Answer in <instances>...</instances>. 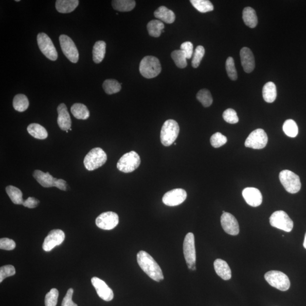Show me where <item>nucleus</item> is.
<instances>
[{
	"label": "nucleus",
	"mask_w": 306,
	"mask_h": 306,
	"mask_svg": "<svg viewBox=\"0 0 306 306\" xmlns=\"http://www.w3.org/2000/svg\"><path fill=\"white\" fill-rule=\"evenodd\" d=\"M137 263L147 276L157 282L164 279L162 271L154 258L144 251H141L137 255Z\"/></svg>",
	"instance_id": "nucleus-1"
},
{
	"label": "nucleus",
	"mask_w": 306,
	"mask_h": 306,
	"mask_svg": "<svg viewBox=\"0 0 306 306\" xmlns=\"http://www.w3.org/2000/svg\"><path fill=\"white\" fill-rule=\"evenodd\" d=\"M180 131V126L175 120H166L161 129V143L165 146L171 145L178 138Z\"/></svg>",
	"instance_id": "nucleus-2"
},
{
	"label": "nucleus",
	"mask_w": 306,
	"mask_h": 306,
	"mask_svg": "<svg viewBox=\"0 0 306 306\" xmlns=\"http://www.w3.org/2000/svg\"><path fill=\"white\" fill-rule=\"evenodd\" d=\"M162 71L160 61L156 57H144L140 64V72L144 77L153 78L159 75Z\"/></svg>",
	"instance_id": "nucleus-3"
},
{
	"label": "nucleus",
	"mask_w": 306,
	"mask_h": 306,
	"mask_svg": "<svg viewBox=\"0 0 306 306\" xmlns=\"http://www.w3.org/2000/svg\"><path fill=\"white\" fill-rule=\"evenodd\" d=\"M108 156L105 151L100 147H95L91 149L85 157L84 163L86 168L89 171H93L101 167L104 164Z\"/></svg>",
	"instance_id": "nucleus-4"
},
{
	"label": "nucleus",
	"mask_w": 306,
	"mask_h": 306,
	"mask_svg": "<svg viewBox=\"0 0 306 306\" xmlns=\"http://www.w3.org/2000/svg\"><path fill=\"white\" fill-rule=\"evenodd\" d=\"M265 279L270 286L285 291L289 289L290 281L286 274L280 271L271 270L265 274Z\"/></svg>",
	"instance_id": "nucleus-5"
},
{
	"label": "nucleus",
	"mask_w": 306,
	"mask_h": 306,
	"mask_svg": "<svg viewBox=\"0 0 306 306\" xmlns=\"http://www.w3.org/2000/svg\"><path fill=\"white\" fill-rule=\"evenodd\" d=\"M33 177L43 187H55L62 191L67 190V182L63 180H58L54 178L49 173H45L42 171L36 170L34 171Z\"/></svg>",
	"instance_id": "nucleus-6"
},
{
	"label": "nucleus",
	"mask_w": 306,
	"mask_h": 306,
	"mask_svg": "<svg viewBox=\"0 0 306 306\" xmlns=\"http://www.w3.org/2000/svg\"><path fill=\"white\" fill-rule=\"evenodd\" d=\"M280 180L288 193L297 194L300 191L301 183L298 175L290 170L282 171L279 175Z\"/></svg>",
	"instance_id": "nucleus-7"
},
{
	"label": "nucleus",
	"mask_w": 306,
	"mask_h": 306,
	"mask_svg": "<svg viewBox=\"0 0 306 306\" xmlns=\"http://www.w3.org/2000/svg\"><path fill=\"white\" fill-rule=\"evenodd\" d=\"M141 163V160L139 155L136 152L132 151L123 155L120 158L117 168L120 171L125 173H132L138 168Z\"/></svg>",
	"instance_id": "nucleus-8"
},
{
	"label": "nucleus",
	"mask_w": 306,
	"mask_h": 306,
	"mask_svg": "<svg viewBox=\"0 0 306 306\" xmlns=\"http://www.w3.org/2000/svg\"><path fill=\"white\" fill-rule=\"evenodd\" d=\"M183 253L188 269L192 270H197L195 266L197 255H196L195 236L193 233H189L185 237L183 243Z\"/></svg>",
	"instance_id": "nucleus-9"
},
{
	"label": "nucleus",
	"mask_w": 306,
	"mask_h": 306,
	"mask_svg": "<svg viewBox=\"0 0 306 306\" xmlns=\"http://www.w3.org/2000/svg\"><path fill=\"white\" fill-rule=\"evenodd\" d=\"M271 226L286 232H290L293 229L294 223L286 212L283 211L275 212L270 218Z\"/></svg>",
	"instance_id": "nucleus-10"
},
{
	"label": "nucleus",
	"mask_w": 306,
	"mask_h": 306,
	"mask_svg": "<svg viewBox=\"0 0 306 306\" xmlns=\"http://www.w3.org/2000/svg\"><path fill=\"white\" fill-rule=\"evenodd\" d=\"M37 42L39 49L47 58L51 61L57 59L58 54L53 41L45 33H39L37 36Z\"/></svg>",
	"instance_id": "nucleus-11"
},
{
	"label": "nucleus",
	"mask_w": 306,
	"mask_h": 306,
	"mask_svg": "<svg viewBox=\"0 0 306 306\" xmlns=\"http://www.w3.org/2000/svg\"><path fill=\"white\" fill-rule=\"evenodd\" d=\"M268 141L266 132L262 129H257L247 137L245 146L253 149H262L267 145Z\"/></svg>",
	"instance_id": "nucleus-12"
},
{
	"label": "nucleus",
	"mask_w": 306,
	"mask_h": 306,
	"mask_svg": "<svg viewBox=\"0 0 306 306\" xmlns=\"http://www.w3.org/2000/svg\"><path fill=\"white\" fill-rule=\"evenodd\" d=\"M62 51L68 59L73 63H77L79 59V53L76 46L71 37L61 35L59 37Z\"/></svg>",
	"instance_id": "nucleus-13"
},
{
	"label": "nucleus",
	"mask_w": 306,
	"mask_h": 306,
	"mask_svg": "<svg viewBox=\"0 0 306 306\" xmlns=\"http://www.w3.org/2000/svg\"><path fill=\"white\" fill-rule=\"evenodd\" d=\"M119 216L116 213L108 212L102 213L96 219V225L103 230H110L118 225Z\"/></svg>",
	"instance_id": "nucleus-14"
},
{
	"label": "nucleus",
	"mask_w": 306,
	"mask_h": 306,
	"mask_svg": "<svg viewBox=\"0 0 306 306\" xmlns=\"http://www.w3.org/2000/svg\"><path fill=\"white\" fill-rule=\"evenodd\" d=\"M187 197V192L183 189H174L164 195L162 201L165 205L167 206H178L183 203Z\"/></svg>",
	"instance_id": "nucleus-15"
},
{
	"label": "nucleus",
	"mask_w": 306,
	"mask_h": 306,
	"mask_svg": "<svg viewBox=\"0 0 306 306\" xmlns=\"http://www.w3.org/2000/svg\"><path fill=\"white\" fill-rule=\"evenodd\" d=\"M65 238V233L59 229L51 230L46 236L43 244V249L49 252L55 247L59 246L63 242Z\"/></svg>",
	"instance_id": "nucleus-16"
},
{
	"label": "nucleus",
	"mask_w": 306,
	"mask_h": 306,
	"mask_svg": "<svg viewBox=\"0 0 306 306\" xmlns=\"http://www.w3.org/2000/svg\"><path fill=\"white\" fill-rule=\"evenodd\" d=\"M221 223L224 231L231 235H237L239 233V223L235 216L228 212L223 213Z\"/></svg>",
	"instance_id": "nucleus-17"
},
{
	"label": "nucleus",
	"mask_w": 306,
	"mask_h": 306,
	"mask_svg": "<svg viewBox=\"0 0 306 306\" xmlns=\"http://www.w3.org/2000/svg\"><path fill=\"white\" fill-rule=\"evenodd\" d=\"M91 283L97 291L98 296L103 300L109 302L113 300V291L105 281L97 277H94L91 278Z\"/></svg>",
	"instance_id": "nucleus-18"
},
{
	"label": "nucleus",
	"mask_w": 306,
	"mask_h": 306,
	"mask_svg": "<svg viewBox=\"0 0 306 306\" xmlns=\"http://www.w3.org/2000/svg\"><path fill=\"white\" fill-rule=\"evenodd\" d=\"M242 195L247 203L252 206V207H257V206H260L262 203V194L256 188H246L244 189Z\"/></svg>",
	"instance_id": "nucleus-19"
},
{
	"label": "nucleus",
	"mask_w": 306,
	"mask_h": 306,
	"mask_svg": "<svg viewBox=\"0 0 306 306\" xmlns=\"http://www.w3.org/2000/svg\"><path fill=\"white\" fill-rule=\"evenodd\" d=\"M240 56L243 70L247 73L252 72L255 67V61L252 50L243 47L240 52Z\"/></svg>",
	"instance_id": "nucleus-20"
},
{
	"label": "nucleus",
	"mask_w": 306,
	"mask_h": 306,
	"mask_svg": "<svg viewBox=\"0 0 306 306\" xmlns=\"http://www.w3.org/2000/svg\"><path fill=\"white\" fill-rule=\"evenodd\" d=\"M57 110L58 125L61 130L67 131L71 129L72 125L71 116L68 111L67 107L64 103H61L58 106Z\"/></svg>",
	"instance_id": "nucleus-21"
},
{
	"label": "nucleus",
	"mask_w": 306,
	"mask_h": 306,
	"mask_svg": "<svg viewBox=\"0 0 306 306\" xmlns=\"http://www.w3.org/2000/svg\"><path fill=\"white\" fill-rule=\"evenodd\" d=\"M214 268L216 274L223 280H229L232 278V270L228 263L222 259H216L214 262Z\"/></svg>",
	"instance_id": "nucleus-22"
},
{
	"label": "nucleus",
	"mask_w": 306,
	"mask_h": 306,
	"mask_svg": "<svg viewBox=\"0 0 306 306\" xmlns=\"http://www.w3.org/2000/svg\"><path fill=\"white\" fill-rule=\"evenodd\" d=\"M155 17L168 24L173 23L175 20V13L164 6H160L154 13Z\"/></svg>",
	"instance_id": "nucleus-23"
},
{
	"label": "nucleus",
	"mask_w": 306,
	"mask_h": 306,
	"mask_svg": "<svg viewBox=\"0 0 306 306\" xmlns=\"http://www.w3.org/2000/svg\"><path fill=\"white\" fill-rule=\"evenodd\" d=\"M79 4L78 0H57L56 9L61 13H70L73 12Z\"/></svg>",
	"instance_id": "nucleus-24"
},
{
	"label": "nucleus",
	"mask_w": 306,
	"mask_h": 306,
	"mask_svg": "<svg viewBox=\"0 0 306 306\" xmlns=\"http://www.w3.org/2000/svg\"><path fill=\"white\" fill-rule=\"evenodd\" d=\"M106 50V43L99 40L96 42L92 50V59L96 64L101 63L104 59Z\"/></svg>",
	"instance_id": "nucleus-25"
},
{
	"label": "nucleus",
	"mask_w": 306,
	"mask_h": 306,
	"mask_svg": "<svg viewBox=\"0 0 306 306\" xmlns=\"http://www.w3.org/2000/svg\"><path fill=\"white\" fill-rule=\"evenodd\" d=\"M243 19L247 26L250 28H255L258 23L255 10L251 7H246L243 9Z\"/></svg>",
	"instance_id": "nucleus-26"
},
{
	"label": "nucleus",
	"mask_w": 306,
	"mask_h": 306,
	"mask_svg": "<svg viewBox=\"0 0 306 306\" xmlns=\"http://www.w3.org/2000/svg\"><path fill=\"white\" fill-rule=\"evenodd\" d=\"M263 97L267 103H273L277 97L276 85L272 82H268L265 84L263 89Z\"/></svg>",
	"instance_id": "nucleus-27"
},
{
	"label": "nucleus",
	"mask_w": 306,
	"mask_h": 306,
	"mask_svg": "<svg viewBox=\"0 0 306 306\" xmlns=\"http://www.w3.org/2000/svg\"><path fill=\"white\" fill-rule=\"evenodd\" d=\"M27 129L30 135L34 137V138L44 140L46 139L48 137L47 130L44 127L39 125V124H31L27 127Z\"/></svg>",
	"instance_id": "nucleus-28"
},
{
	"label": "nucleus",
	"mask_w": 306,
	"mask_h": 306,
	"mask_svg": "<svg viewBox=\"0 0 306 306\" xmlns=\"http://www.w3.org/2000/svg\"><path fill=\"white\" fill-rule=\"evenodd\" d=\"M71 112L77 119L87 120L90 116L87 107L82 103H75L72 106Z\"/></svg>",
	"instance_id": "nucleus-29"
},
{
	"label": "nucleus",
	"mask_w": 306,
	"mask_h": 306,
	"mask_svg": "<svg viewBox=\"0 0 306 306\" xmlns=\"http://www.w3.org/2000/svg\"><path fill=\"white\" fill-rule=\"evenodd\" d=\"M112 5L117 11L130 12L135 8L136 2L133 0H114L112 1Z\"/></svg>",
	"instance_id": "nucleus-30"
},
{
	"label": "nucleus",
	"mask_w": 306,
	"mask_h": 306,
	"mask_svg": "<svg viewBox=\"0 0 306 306\" xmlns=\"http://www.w3.org/2000/svg\"><path fill=\"white\" fill-rule=\"evenodd\" d=\"M6 192L14 204H23L24 201L22 198V192L19 188L13 186V185H9L6 188Z\"/></svg>",
	"instance_id": "nucleus-31"
},
{
	"label": "nucleus",
	"mask_w": 306,
	"mask_h": 306,
	"mask_svg": "<svg viewBox=\"0 0 306 306\" xmlns=\"http://www.w3.org/2000/svg\"><path fill=\"white\" fill-rule=\"evenodd\" d=\"M13 105L16 111L22 112L28 108L29 101L25 95L18 94L14 98Z\"/></svg>",
	"instance_id": "nucleus-32"
},
{
	"label": "nucleus",
	"mask_w": 306,
	"mask_h": 306,
	"mask_svg": "<svg viewBox=\"0 0 306 306\" xmlns=\"http://www.w3.org/2000/svg\"><path fill=\"white\" fill-rule=\"evenodd\" d=\"M164 27V24L160 20H152L147 25V31L151 36H160Z\"/></svg>",
	"instance_id": "nucleus-33"
},
{
	"label": "nucleus",
	"mask_w": 306,
	"mask_h": 306,
	"mask_svg": "<svg viewBox=\"0 0 306 306\" xmlns=\"http://www.w3.org/2000/svg\"><path fill=\"white\" fill-rule=\"evenodd\" d=\"M103 88L106 93L111 95L117 93L121 90V84L115 80H106L103 82Z\"/></svg>",
	"instance_id": "nucleus-34"
},
{
	"label": "nucleus",
	"mask_w": 306,
	"mask_h": 306,
	"mask_svg": "<svg viewBox=\"0 0 306 306\" xmlns=\"http://www.w3.org/2000/svg\"><path fill=\"white\" fill-rule=\"evenodd\" d=\"M192 5L201 13L211 12L214 10L212 3L208 0H191Z\"/></svg>",
	"instance_id": "nucleus-35"
},
{
	"label": "nucleus",
	"mask_w": 306,
	"mask_h": 306,
	"mask_svg": "<svg viewBox=\"0 0 306 306\" xmlns=\"http://www.w3.org/2000/svg\"><path fill=\"white\" fill-rule=\"evenodd\" d=\"M171 57L177 66L180 68H184L187 67V56L184 52L181 50H175L171 53Z\"/></svg>",
	"instance_id": "nucleus-36"
},
{
	"label": "nucleus",
	"mask_w": 306,
	"mask_h": 306,
	"mask_svg": "<svg viewBox=\"0 0 306 306\" xmlns=\"http://www.w3.org/2000/svg\"><path fill=\"white\" fill-rule=\"evenodd\" d=\"M283 130L288 136L294 138L298 135V127L293 120L288 119L284 123Z\"/></svg>",
	"instance_id": "nucleus-37"
},
{
	"label": "nucleus",
	"mask_w": 306,
	"mask_h": 306,
	"mask_svg": "<svg viewBox=\"0 0 306 306\" xmlns=\"http://www.w3.org/2000/svg\"><path fill=\"white\" fill-rule=\"evenodd\" d=\"M198 100L200 102L205 108L211 106L213 103V98L211 92L207 89H202L198 92L197 96Z\"/></svg>",
	"instance_id": "nucleus-38"
},
{
	"label": "nucleus",
	"mask_w": 306,
	"mask_h": 306,
	"mask_svg": "<svg viewBox=\"0 0 306 306\" xmlns=\"http://www.w3.org/2000/svg\"><path fill=\"white\" fill-rule=\"evenodd\" d=\"M226 70L228 76L233 81H235L238 78V74L236 70L234 60L232 57H229L226 62Z\"/></svg>",
	"instance_id": "nucleus-39"
},
{
	"label": "nucleus",
	"mask_w": 306,
	"mask_h": 306,
	"mask_svg": "<svg viewBox=\"0 0 306 306\" xmlns=\"http://www.w3.org/2000/svg\"><path fill=\"white\" fill-rule=\"evenodd\" d=\"M227 142H228L227 137L219 132L215 133L211 138V145L215 148H218V147L224 145Z\"/></svg>",
	"instance_id": "nucleus-40"
},
{
	"label": "nucleus",
	"mask_w": 306,
	"mask_h": 306,
	"mask_svg": "<svg viewBox=\"0 0 306 306\" xmlns=\"http://www.w3.org/2000/svg\"><path fill=\"white\" fill-rule=\"evenodd\" d=\"M205 54L204 47L198 46L195 51L193 59L192 61V65L194 68H197L200 65L201 61Z\"/></svg>",
	"instance_id": "nucleus-41"
},
{
	"label": "nucleus",
	"mask_w": 306,
	"mask_h": 306,
	"mask_svg": "<svg viewBox=\"0 0 306 306\" xmlns=\"http://www.w3.org/2000/svg\"><path fill=\"white\" fill-rule=\"evenodd\" d=\"M58 297V290L56 288H52V289L46 295L45 306H56Z\"/></svg>",
	"instance_id": "nucleus-42"
},
{
	"label": "nucleus",
	"mask_w": 306,
	"mask_h": 306,
	"mask_svg": "<svg viewBox=\"0 0 306 306\" xmlns=\"http://www.w3.org/2000/svg\"><path fill=\"white\" fill-rule=\"evenodd\" d=\"M223 118L225 121L230 124H236L239 122V118L234 109L228 108L223 113Z\"/></svg>",
	"instance_id": "nucleus-43"
},
{
	"label": "nucleus",
	"mask_w": 306,
	"mask_h": 306,
	"mask_svg": "<svg viewBox=\"0 0 306 306\" xmlns=\"http://www.w3.org/2000/svg\"><path fill=\"white\" fill-rule=\"evenodd\" d=\"M16 274L15 268L11 265H7L0 268V283L6 278L14 276Z\"/></svg>",
	"instance_id": "nucleus-44"
},
{
	"label": "nucleus",
	"mask_w": 306,
	"mask_h": 306,
	"mask_svg": "<svg viewBox=\"0 0 306 306\" xmlns=\"http://www.w3.org/2000/svg\"><path fill=\"white\" fill-rule=\"evenodd\" d=\"M16 244L12 239L1 238L0 239V249L7 251L13 250L16 248Z\"/></svg>",
	"instance_id": "nucleus-45"
},
{
	"label": "nucleus",
	"mask_w": 306,
	"mask_h": 306,
	"mask_svg": "<svg viewBox=\"0 0 306 306\" xmlns=\"http://www.w3.org/2000/svg\"><path fill=\"white\" fill-rule=\"evenodd\" d=\"M180 50L186 54L187 59H190L194 54V46L190 42H185L181 44Z\"/></svg>",
	"instance_id": "nucleus-46"
},
{
	"label": "nucleus",
	"mask_w": 306,
	"mask_h": 306,
	"mask_svg": "<svg viewBox=\"0 0 306 306\" xmlns=\"http://www.w3.org/2000/svg\"><path fill=\"white\" fill-rule=\"evenodd\" d=\"M74 290L73 288H70L67 291L66 295L63 299L61 306H78L72 301Z\"/></svg>",
	"instance_id": "nucleus-47"
},
{
	"label": "nucleus",
	"mask_w": 306,
	"mask_h": 306,
	"mask_svg": "<svg viewBox=\"0 0 306 306\" xmlns=\"http://www.w3.org/2000/svg\"><path fill=\"white\" fill-rule=\"evenodd\" d=\"M39 203V201L34 198L30 197L23 202V205L30 209L35 208Z\"/></svg>",
	"instance_id": "nucleus-48"
},
{
	"label": "nucleus",
	"mask_w": 306,
	"mask_h": 306,
	"mask_svg": "<svg viewBox=\"0 0 306 306\" xmlns=\"http://www.w3.org/2000/svg\"><path fill=\"white\" fill-rule=\"evenodd\" d=\"M304 247L306 249V233L305 234V239H304Z\"/></svg>",
	"instance_id": "nucleus-49"
},
{
	"label": "nucleus",
	"mask_w": 306,
	"mask_h": 306,
	"mask_svg": "<svg viewBox=\"0 0 306 306\" xmlns=\"http://www.w3.org/2000/svg\"><path fill=\"white\" fill-rule=\"evenodd\" d=\"M16 1H17V2H19L20 1H19V0H16Z\"/></svg>",
	"instance_id": "nucleus-50"
}]
</instances>
